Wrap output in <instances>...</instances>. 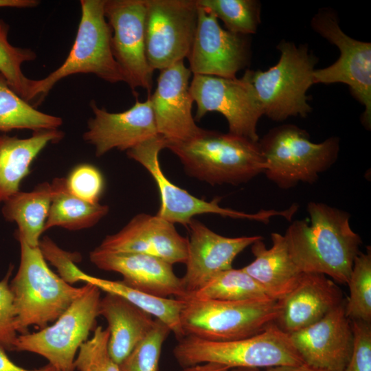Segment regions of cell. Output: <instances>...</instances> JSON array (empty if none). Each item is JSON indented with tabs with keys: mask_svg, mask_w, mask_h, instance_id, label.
Listing matches in <instances>:
<instances>
[{
	"mask_svg": "<svg viewBox=\"0 0 371 371\" xmlns=\"http://www.w3.org/2000/svg\"><path fill=\"white\" fill-rule=\"evenodd\" d=\"M38 247L45 260L57 269L58 276L63 280L71 285L79 282L78 276L80 269L76 265L81 260L79 253L62 249L47 236L41 239Z\"/></svg>",
	"mask_w": 371,
	"mask_h": 371,
	"instance_id": "74e56055",
	"label": "cell"
},
{
	"mask_svg": "<svg viewBox=\"0 0 371 371\" xmlns=\"http://www.w3.org/2000/svg\"><path fill=\"white\" fill-rule=\"evenodd\" d=\"M347 284L349 297L345 312L350 320L371 323V250L356 256Z\"/></svg>",
	"mask_w": 371,
	"mask_h": 371,
	"instance_id": "d6a6232c",
	"label": "cell"
},
{
	"mask_svg": "<svg viewBox=\"0 0 371 371\" xmlns=\"http://www.w3.org/2000/svg\"><path fill=\"white\" fill-rule=\"evenodd\" d=\"M14 266L10 265L4 278L0 280V347L14 351L18 337L16 310L10 278Z\"/></svg>",
	"mask_w": 371,
	"mask_h": 371,
	"instance_id": "8d00e7d4",
	"label": "cell"
},
{
	"mask_svg": "<svg viewBox=\"0 0 371 371\" xmlns=\"http://www.w3.org/2000/svg\"><path fill=\"white\" fill-rule=\"evenodd\" d=\"M5 350L0 347V371H54L55 368L49 363L33 370L20 367L12 361L6 355Z\"/></svg>",
	"mask_w": 371,
	"mask_h": 371,
	"instance_id": "ab89813d",
	"label": "cell"
},
{
	"mask_svg": "<svg viewBox=\"0 0 371 371\" xmlns=\"http://www.w3.org/2000/svg\"><path fill=\"white\" fill-rule=\"evenodd\" d=\"M160 320L118 366L120 371H159L162 345L170 333Z\"/></svg>",
	"mask_w": 371,
	"mask_h": 371,
	"instance_id": "836d02e7",
	"label": "cell"
},
{
	"mask_svg": "<svg viewBox=\"0 0 371 371\" xmlns=\"http://www.w3.org/2000/svg\"><path fill=\"white\" fill-rule=\"evenodd\" d=\"M63 137L59 129L33 131L27 138L0 135V205L20 191L21 183L30 174L38 154Z\"/></svg>",
	"mask_w": 371,
	"mask_h": 371,
	"instance_id": "d4e9b609",
	"label": "cell"
},
{
	"mask_svg": "<svg viewBox=\"0 0 371 371\" xmlns=\"http://www.w3.org/2000/svg\"><path fill=\"white\" fill-rule=\"evenodd\" d=\"M304 364L326 371H343L352 353L354 335L345 301L319 321L289 334Z\"/></svg>",
	"mask_w": 371,
	"mask_h": 371,
	"instance_id": "e0dca14e",
	"label": "cell"
},
{
	"mask_svg": "<svg viewBox=\"0 0 371 371\" xmlns=\"http://www.w3.org/2000/svg\"><path fill=\"white\" fill-rule=\"evenodd\" d=\"M79 282L91 284L100 291L117 295L164 323L178 340L185 337L180 322L184 302L154 296L125 284L122 280H110L90 276L80 271Z\"/></svg>",
	"mask_w": 371,
	"mask_h": 371,
	"instance_id": "4316f807",
	"label": "cell"
},
{
	"mask_svg": "<svg viewBox=\"0 0 371 371\" xmlns=\"http://www.w3.org/2000/svg\"><path fill=\"white\" fill-rule=\"evenodd\" d=\"M188 239L174 224L157 216L139 214L120 231L107 235L98 248L115 252L139 253L161 258L171 265L186 263Z\"/></svg>",
	"mask_w": 371,
	"mask_h": 371,
	"instance_id": "ffe728a7",
	"label": "cell"
},
{
	"mask_svg": "<svg viewBox=\"0 0 371 371\" xmlns=\"http://www.w3.org/2000/svg\"><path fill=\"white\" fill-rule=\"evenodd\" d=\"M183 301L180 322L184 335L209 341L236 340L256 335L275 322L279 311L277 301L273 300Z\"/></svg>",
	"mask_w": 371,
	"mask_h": 371,
	"instance_id": "ba28073f",
	"label": "cell"
},
{
	"mask_svg": "<svg viewBox=\"0 0 371 371\" xmlns=\"http://www.w3.org/2000/svg\"><path fill=\"white\" fill-rule=\"evenodd\" d=\"M190 92L197 107L194 120L216 111L227 120L229 133L259 141L257 124L262 113L251 85L244 76L193 75Z\"/></svg>",
	"mask_w": 371,
	"mask_h": 371,
	"instance_id": "4fadbf2b",
	"label": "cell"
},
{
	"mask_svg": "<svg viewBox=\"0 0 371 371\" xmlns=\"http://www.w3.org/2000/svg\"><path fill=\"white\" fill-rule=\"evenodd\" d=\"M172 352L183 368L204 363L231 370L304 364L290 335L275 322L256 335L236 340L216 341L185 336L178 340Z\"/></svg>",
	"mask_w": 371,
	"mask_h": 371,
	"instance_id": "3957f363",
	"label": "cell"
},
{
	"mask_svg": "<svg viewBox=\"0 0 371 371\" xmlns=\"http://www.w3.org/2000/svg\"><path fill=\"white\" fill-rule=\"evenodd\" d=\"M344 301L335 281L324 274L303 273L296 287L277 301L275 323L291 334L319 321Z\"/></svg>",
	"mask_w": 371,
	"mask_h": 371,
	"instance_id": "7402d4cb",
	"label": "cell"
},
{
	"mask_svg": "<svg viewBox=\"0 0 371 371\" xmlns=\"http://www.w3.org/2000/svg\"><path fill=\"white\" fill-rule=\"evenodd\" d=\"M313 30L337 46L339 58L330 66L315 69L314 84L341 82L348 85L353 97L365 110L362 124L371 126V43L355 40L340 28L335 13L330 9H322L311 21Z\"/></svg>",
	"mask_w": 371,
	"mask_h": 371,
	"instance_id": "8fae6325",
	"label": "cell"
},
{
	"mask_svg": "<svg viewBox=\"0 0 371 371\" xmlns=\"http://www.w3.org/2000/svg\"><path fill=\"white\" fill-rule=\"evenodd\" d=\"M258 144L266 164L264 173L282 189L315 182L335 163L339 151L338 137L313 143L305 130L293 124L271 129Z\"/></svg>",
	"mask_w": 371,
	"mask_h": 371,
	"instance_id": "52a82bcc",
	"label": "cell"
},
{
	"mask_svg": "<svg viewBox=\"0 0 371 371\" xmlns=\"http://www.w3.org/2000/svg\"><path fill=\"white\" fill-rule=\"evenodd\" d=\"M310 223L296 220L284 235L291 257L302 273H317L347 284L361 239L350 215L321 202H309Z\"/></svg>",
	"mask_w": 371,
	"mask_h": 371,
	"instance_id": "6da1fadb",
	"label": "cell"
},
{
	"mask_svg": "<svg viewBox=\"0 0 371 371\" xmlns=\"http://www.w3.org/2000/svg\"><path fill=\"white\" fill-rule=\"evenodd\" d=\"M187 227L190 238L186 271L181 278L185 295L198 290L218 273L232 269L235 258L262 238L260 236L225 237L194 218Z\"/></svg>",
	"mask_w": 371,
	"mask_h": 371,
	"instance_id": "d6986e66",
	"label": "cell"
},
{
	"mask_svg": "<svg viewBox=\"0 0 371 371\" xmlns=\"http://www.w3.org/2000/svg\"><path fill=\"white\" fill-rule=\"evenodd\" d=\"M62 124L61 117L41 112L20 97L0 73V131L58 129Z\"/></svg>",
	"mask_w": 371,
	"mask_h": 371,
	"instance_id": "f1b7e54d",
	"label": "cell"
},
{
	"mask_svg": "<svg viewBox=\"0 0 371 371\" xmlns=\"http://www.w3.org/2000/svg\"><path fill=\"white\" fill-rule=\"evenodd\" d=\"M90 261L98 269L121 274L125 284L146 293L180 299L185 295L181 279L172 265L155 256L132 252H115L98 247L89 254Z\"/></svg>",
	"mask_w": 371,
	"mask_h": 371,
	"instance_id": "44dd1931",
	"label": "cell"
},
{
	"mask_svg": "<svg viewBox=\"0 0 371 371\" xmlns=\"http://www.w3.org/2000/svg\"><path fill=\"white\" fill-rule=\"evenodd\" d=\"M39 3L38 0H0V8H32Z\"/></svg>",
	"mask_w": 371,
	"mask_h": 371,
	"instance_id": "60d3db41",
	"label": "cell"
},
{
	"mask_svg": "<svg viewBox=\"0 0 371 371\" xmlns=\"http://www.w3.org/2000/svg\"><path fill=\"white\" fill-rule=\"evenodd\" d=\"M100 300V290L87 283L84 293L44 328L18 335L14 351L39 355L58 371H74V360L80 346L95 328Z\"/></svg>",
	"mask_w": 371,
	"mask_h": 371,
	"instance_id": "9c48e42d",
	"label": "cell"
},
{
	"mask_svg": "<svg viewBox=\"0 0 371 371\" xmlns=\"http://www.w3.org/2000/svg\"><path fill=\"white\" fill-rule=\"evenodd\" d=\"M109 329L99 326L94 328L91 339L80 347L74 360L78 371H120L119 366L111 357L108 350Z\"/></svg>",
	"mask_w": 371,
	"mask_h": 371,
	"instance_id": "e575fe53",
	"label": "cell"
},
{
	"mask_svg": "<svg viewBox=\"0 0 371 371\" xmlns=\"http://www.w3.org/2000/svg\"><path fill=\"white\" fill-rule=\"evenodd\" d=\"M105 0H81V16L72 47L63 64L45 78L34 80L32 104H41L61 79L94 74L111 83L125 82L111 50L112 30L104 16Z\"/></svg>",
	"mask_w": 371,
	"mask_h": 371,
	"instance_id": "8992f818",
	"label": "cell"
},
{
	"mask_svg": "<svg viewBox=\"0 0 371 371\" xmlns=\"http://www.w3.org/2000/svg\"><path fill=\"white\" fill-rule=\"evenodd\" d=\"M265 371H326L310 367L306 364L300 366H278L267 368Z\"/></svg>",
	"mask_w": 371,
	"mask_h": 371,
	"instance_id": "7bdbcfd3",
	"label": "cell"
},
{
	"mask_svg": "<svg viewBox=\"0 0 371 371\" xmlns=\"http://www.w3.org/2000/svg\"><path fill=\"white\" fill-rule=\"evenodd\" d=\"M146 52L162 70L188 58L198 22L196 0H145Z\"/></svg>",
	"mask_w": 371,
	"mask_h": 371,
	"instance_id": "7c38bea8",
	"label": "cell"
},
{
	"mask_svg": "<svg viewBox=\"0 0 371 371\" xmlns=\"http://www.w3.org/2000/svg\"><path fill=\"white\" fill-rule=\"evenodd\" d=\"M9 30V25L0 19V73L16 93L32 104L34 80L24 75L21 65L35 60L36 54L31 49L11 45L8 41Z\"/></svg>",
	"mask_w": 371,
	"mask_h": 371,
	"instance_id": "4dcf8cb0",
	"label": "cell"
},
{
	"mask_svg": "<svg viewBox=\"0 0 371 371\" xmlns=\"http://www.w3.org/2000/svg\"><path fill=\"white\" fill-rule=\"evenodd\" d=\"M167 141L161 135L150 138L128 150L131 159L142 164L154 179L159 189L161 205L157 216L174 224L188 227L193 216L201 214H216L233 218L248 219L267 223L271 217L287 218L289 212L284 210H260L247 214L219 205L221 198L210 201L199 199L172 183L161 171L159 161L160 151L166 146Z\"/></svg>",
	"mask_w": 371,
	"mask_h": 371,
	"instance_id": "30bf717a",
	"label": "cell"
},
{
	"mask_svg": "<svg viewBox=\"0 0 371 371\" xmlns=\"http://www.w3.org/2000/svg\"><path fill=\"white\" fill-rule=\"evenodd\" d=\"M179 300L247 301L271 299L243 269L232 268L218 273L202 287Z\"/></svg>",
	"mask_w": 371,
	"mask_h": 371,
	"instance_id": "f546056e",
	"label": "cell"
},
{
	"mask_svg": "<svg viewBox=\"0 0 371 371\" xmlns=\"http://www.w3.org/2000/svg\"><path fill=\"white\" fill-rule=\"evenodd\" d=\"M191 74L183 60L161 70L156 89L148 97L157 132L168 142H186L203 131L192 114Z\"/></svg>",
	"mask_w": 371,
	"mask_h": 371,
	"instance_id": "2e32d148",
	"label": "cell"
},
{
	"mask_svg": "<svg viewBox=\"0 0 371 371\" xmlns=\"http://www.w3.org/2000/svg\"><path fill=\"white\" fill-rule=\"evenodd\" d=\"M180 371H231V369L215 363H204L183 368Z\"/></svg>",
	"mask_w": 371,
	"mask_h": 371,
	"instance_id": "b9f144b4",
	"label": "cell"
},
{
	"mask_svg": "<svg viewBox=\"0 0 371 371\" xmlns=\"http://www.w3.org/2000/svg\"><path fill=\"white\" fill-rule=\"evenodd\" d=\"M166 148L188 175L212 186L246 183L266 168L258 142L229 133L203 129L188 141L167 142Z\"/></svg>",
	"mask_w": 371,
	"mask_h": 371,
	"instance_id": "7a4b0ae2",
	"label": "cell"
},
{
	"mask_svg": "<svg viewBox=\"0 0 371 371\" xmlns=\"http://www.w3.org/2000/svg\"><path fill=\"white\" fill-rule=\"evenodd\" d=\"M231 371H262V370L258 368H235V369H232Z\"/></svg>",
	"mask_w": 371,
	"mask_h": 371,
	"instance_id": "ee69618b",
	"label": "cell"
},
{
	"mask_svg": "<svg viewBox=\"0 0 371 371\" xmlns=\"http://www.w3.org/2000/svg\"><path fill=\"white\" fill-rule=\"evenodd\" d=\"M354 335L351 357L343 371H371V323L351 320Z\"/></svg>",
	"mask_w": 371,
	"mask_h": 371,
	"instance_id": "f35d334b",
	"label": "cell"
},
{
	"mask_svg": "<svg viewBox=\"0 0 371 371\" xmlns=\"http://www.w3.org/2000/svg\"><path fill=\"white\" fill-rule=\"evenodd\" d=\"M245 36L222 28L214 14L198 5L197 27L187 58L191 73L236 78L249 58Z\"/></svg>",
	"mask_w": 371,
	"mask_h": 371,
	"instance_id": "9a60e30c",
	"label": "cell"
},
{
	"mask_svg": "<svg viewBox=\"0 0 371 371\" xmlns=\"http://www.w3.org/2000/svg\"><path fill=\"white\" fill-rule=\"evenodd\" d=\"M104 16L111 27V50L125 82L135 93L151 90L153 71L146 52L145 0H105Z\"/></svg>",
	"mask_w": 371,
	"mask_h": 371,
	"instance_id": "5bb4252c",
	"label": "cell"
},
{
	"mask_svg": "<svg viewBox=\"0 0 371 371\" xmlns=\"http://www.w3.org/2000/svg\"><path fill=\"white\" fill-rule=\"evenodd\" d=\"M278 62L266 71L247 69L243 76L251 85L262 115L275 121L290 116L306 117L312 110L306 92L314 85L316 58L305 45L282 41Z\"/></svg>",
	"mask_w": 371,
	"mask_h": 371,
	"instance_id": "5b68a950",
	"label": "cell"
},
{
	"mask_svg": "<svg viewBox=\"0 0 371 371\" xmlns=\"http://www.w3.org/2000/svg\"><path fill=\"white\" fill-rule=\"evenodd\" d=\"M69 191L76 197L91 203H99L104 181L101 172L89 164L75 166L65 178Z\"/></svg>",
	"mask_w": 371,
	"mask_h": 371,
	"instance_id": "d590c367",
	"label": "cell"
},
{
	"mask_svg": "<svg viewBox=\"0 0 371 371\" xmlns=\"http://www.w3.org/2000/svg\"><path fill=\"white\" fill-rule=\"evenodd\" d=\"M53 194L52 183L43 182L30 192L20 190L3 203V218L18 226L16 237L32 247H38Z\"/></svg>",
	"mask_w": 371,
	"mask_h": 371,
	"instance_id": "484cf974",
	"label": "cell"
},
{
	"mask_svg": "<svg viewBox=\"0 0 371 371\" xmlns=\"http://www.w3.org/2000/svg\"><path fill=\"white\" fill-rule=\"evenodd\" d=\"M51 183L54 194L44 232L54 227L73 231L89 228L108 214V205L89 203L73 195L65 178H56Z\"/></svg>",
	"mask_w": 371,
	"mask_h": 371,
	"instance_id": "83f0119b",
	"label": "cell"
},
{
	"mask_svg": "<svg viewBox=\"0 0 371 371\" xmlns=\"http://www.w3.org/2000/svg\"><path fill=\"white\" fill-rule=\"evenodd\" d=\"M18 271L10 285L14 297L17 331L27 333L30 326L42 329L63 314L87 289L75 287L52 271L38 247L22 238Z\"/></svg>",
	"mask_w": 371,
	"mask_h": 371,
	"instance_id": "277c9868",
	"label": "cell"
},
{
	"mask_svg": "<svg viewBox=\"0 0 371 371\" xmlns=\"http://www.w3.org/2000/svg\"><path fill=\"white\" fill-rule=\"evenodd\" d=\"M93 117L87 123L84 140L95 148L97 157L112 149L128 150L138 144L159 135L150 99L136 100L133 106L120 113L108 112L90 102Z\"/></svg>",
	"mask_w": 371,
	"mask_h": 371,
	"instance_id": "ac0fdd59",
	"label": "cell"
},
{
	"mask_svg": "<svg viewBox=\"0 0 371 371\" xmlns=\"http://www.w3.org/2000/svg\"><path fill=\"white\" fill-rule=\"evenodd\" d=\"M271 238L272 246L269 249L262 238L251 245L255 259L242 269L269 298L278 301L296 287L303 273L292 260L284 235L275 232Z\"/></svg>",
	"mask_w": 371,
	"mask_h": 371,
	"instance_id": "603a6c76",
	"label": "cell"
},
{
	"mask_svg": "<svg viewBox=\"0 0 371 371\" xmlns=\"http://www.w3.org/2000/svg\"><path fill=\"white\" fill-rule=\"evenodd\" d=\"M98 315L108 323V350L118 365L147 335L155 323V318L124 298L107 293L100 298Z\"/></svg>",
	"mask_w": 371,
	"mask_h": 371,
	"instance_id": "cb8c5ba5",
	"label": "cell"
},
{
	"mask_svg": "<svg viewBox=\"0 0 371 371\" xmlns=\"http://www.w3.org/2000/svg\"><path fill=\"white\" fill-rule=\"evenodd\" d=\"M54 371H58V370H57L55 369Z\"/></svg>",
	"mask_w": 371,
	"mask_h": 371,
	"instance_id": "f6af8a7d",
	"label": "cell"
},
{
	"mask_svg": "<svg viewBox=\"0 0 371 371\" xmlns=\"http://www.w3.org/2000/svg\"><path fill=\"white\" fill-rule=\"evenodd\" d=\"M201 7L221 19L227 30L247 36L256 32L260 22V3L255 0H196Z\"/></svg>",
	"mask_w": 371,
	"mask_h": 371,
	"instance_id": "1f68e13d",
	"label": "cell"
}]
</instances>
